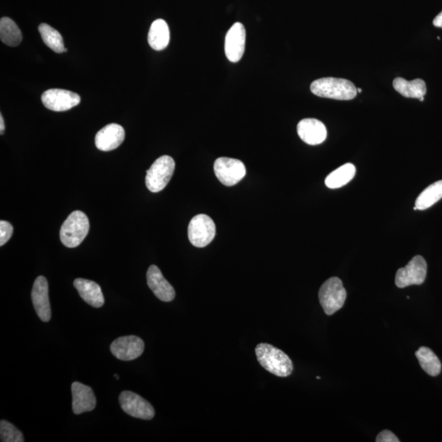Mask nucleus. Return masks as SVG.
Here are the masks:
<instances>
[{
    "mask_svg": "<svg viewBox=\"0 0 442 442\" xmlns=\"http://www.w3.org/2000/svg\"><path fill=\"white\" fill-rule=\"evenodd\" d=\"M257 361L265 371L275 376L285 378L293 371V364L287 354L268 343H260L256 347Z\"/></svg>",
    "mask_w": 442,
    "mask_h": 442,
    "instance_id": "obj_1",
    "label": "nucleus"
},
{
    "mask_svg": "<svg viewBox=\"0 0 442 442\" xmlns=\"http://www.w3.org/2000/svg\"><path fill=\"white\" fill-rule=\"evenodd\" d=\"M310 91L316 96L336 100H351L357 95L355 85L342 78H321L312 82Z\"/></svg>",
    "mask_w": 442,
    "mask_h": 442,
    "instance_id": "obj_2",
    "label": "nucleus"
},
{
    "mask_svg": "<svg viewBox=\"0 0 442 442\" xmlns=\"http://www.w3.org/2000/svg\"><path fill=\"white\" fill-rule=\"evenodd\" d=\"M90 231V221L84 212L75 211L62 223L60 230V239L64 246L76 248L84 241Z\"/></svg>",
    "mask_w": 442,
    "mask_h": 442,
    "instance_id": "obj_3",
    "label": "nucleus"
},
{
    "mask_svg": "<svg viewBox=\"0 0 442 442\" xmlns=\"http://www.w3.org/2000/svg\"><path fill=\"white\" fill-rule=\"evenodd\" d=\"M347 296V291L339 278L332 277L326 280L319 291L320 303L325 313L332 315L342 309Z\"/></svg>",
    "mask_w": 442,
    "mask_h": 442,
    "instance_id": "obj_4",
    "label": "nucleus"
},
{
    "mask_svg": "<svg viewBox=\"0 0 442 442\" xmlns=\"http://www.w3.org/2000/svg\"><path fill=\"white\" fill-rule=\"evenodd\" d=\"M175 163L170 156H162L155 161L153 164L147 170L146 183L147 188L153 192H158L163 190L174 174Z\"/></svg>",
    "mask_w": 442,
    "mask_h": 442,
    "instance_id": "obj_5",
    "label": "nucleus"
},
{
    "mask_svg": "<svg viewBox=\"0 0 442 442\" xmlns=\"http://www.w3.org/2000/svg\"><path fill=\"white\" fill-rule=\"evenodd\" d=\"M188 235L190 243L196 248H204L210 244L216 236V225L210 216L197 215L191 220Z\"/></svg>",
    "mask_w": 442,
    "mask_h": 442,
    "instance_id": "obj_6",
    "label": "nucleus"
},
{
    "mask_svg": "<svg viewBox=\"0 0 442 442\" xmlns=\"http://www.w3.org/2000/svg\"><path fill=\"white\" fill-rule=\"evenodd\" d=\"M427 269L428 265L425 259L421 256H415L407 265L397 270L395 283L400 289L422 284L427 277Z\"/></svg>",
    "mask_w": 442,
    "mask_h": 442,
    "instance_id": "obj_7",
    "label": "nucleus"
},
{
    "mask_svg": "<svg viewBox=\"0 0 442 442\" xmlns=\"http://www.w3.org/2000/svg\"><path fill=\"white\" fill-rule=\"evenodd\" d=\"M214 171L221 183L228 187L237 185L247 173L245 165L240 160L228 158L216 159Z\"/></svg>",
    "mask_w": 442,
    "mask_h": 442,
    "instance_id": "obj_8",
    "label": "nucleus"
},
{
    "mask_svg": "<svg viewBox=\"0 0 442 442\" xmlns=\"http://www.w3.org/2000/svg\"><path fill=\"white\" fill-rule=\"evenodd\" d=\"M120 405L124 413L144 420H151L154 418L155 409L147 400L140 397L139 395L124 391L120 395Z\"/></svg>",
    "mask_w": 442,
    "mask_h": 442,
    "instance_id": "obj_9",
    "label": "nucleus"
},
{
    "mask_svg": "<svg viewBox=\"0 0 442 442\" xmlns=\"http://www.w3.org/2000/svg\"><path fill=\"white\" fill-rule=\"evenodd\" d=\"M41 100L46 108L54 112L70 110L81 103V97L77 93L60 88H51L45 91Z\"/></svg>",
    "mask_w": 442,
    "mask_h": 442,
    "instance_id": "obj_10",
    "label": "nucleus"
},
{
    "mask_svg": "<svg viewBox=\"0 0 442 442\" xmlns=\"http://www.w3.org/2000/svg\"><path fill=\"white\" fill-rule=\"evenodd\" d=\"M110 350L118 360L131 361L142 355L144 342L137 336H124L112 342Z\"/></svg>",
    "mask_w": 442,
    "mask_h": 442,
    "instance_id": "obj_11",
    "label": "nucleus"
},
{
    "mask_svg": "<svg viewBox=\"0 0 442 442\" xmlns=\"http://www.w3.org/2000/svg\"><path fill=\"white\" fill-rule=\"evenodd\" d=\"M246 45V30L240 23L233 24L228 30L225 41V52L227 59L238 62L243 58Z\"/></svg>",
    "mask_w": 442,
    "mask_h": 442,
    "instance_id": "obj_12",
    "label": "nucleus"
},
{
    "mask_svg": "<svg viewBox=\"0 0 442 442\" xmlns=\"http://www.w3.org/2000/svg\"><path fill=\"white\" fill-rule=\"evenodd\" d=\"M31 299L36 314L44 322L51 320V308L49 298L48 281L44 277H39L35 280L33 291H31Z\"/></svg>",
    "mask_w": 442,
    "mask_h": 442,
    "instance_id": "obj_13",
    "label": "nucleus"
},
{
    "mask_svg": "<svg viewBox=\"0 0 442 442\" xmlns=\"http://www.w3.org/2000/svg\"><path fill=\"white\" fill-rule=\"evenodd\" d=\"M147 283L149 287L157 298L170 303L175 298V291L173 286L166 280L157 265L152 264L148 269Z\"/></svg>",
    "mask_w": 442,
    "mask_h": 442,
    "instance_id": "obj_14",
    "label": "nucleus"
},
{
    "mask_svg": "<svg viewBox=\"0 0 442 442\" xmlns=\"http://www.w3.org/2000/svg\"><path fill=\"white\" fill-rule=\"evenodd\" d=\"M126 136L124 129L118 124L112 123L104 127L95 136V145L98 149L108 152L117 149Z\"/></svg>",
    "mask_w": 442,
    "mask_h": 442,
    "instance_id": "obj_15",
    "label": "nucleus"
},
{
    "mask_svg": "<svg viewBox=\"0 0 442 442\" xmlns=\"http://www.w3.org/2000/svg\"><path fill=\"white\" fill-rule=\"evenodd\" d=\"M72 409L76 414L92 412L96 407V397L91 387L79 382L71 385Z\"/></svg>",
    "mask_w": 442,
    "mask_h": 442,
    "instance_id": "obj_16",
    "label": "nucleus"
},
{
    "mask_svg": "<svg viewBox=\"0 0 442 442\" xmlns=\"http://www.w3.org/2000/svg\"><path fill=\"white\" fill-rule=\"evenodd\" d=\"M299 137L306 144L318 145L327 138V129L323 122L314 118L301 120L298 124Z\"/></svg>",
    "mask_w": 442,
    "mask_h": 442,
    "instance_id": "obj_17",
    "label": "nucleus"
},
{
    "mask_svg": "<svg viewBox=\"0 0 442 442\" xmlns=\"http://www.w3.org/2000/svg\"><path fill=\"white\" fill-rule=\"evenodd\" d=\"M74 287L81 298L93 308H100L104 305V296L100 285L93 281L85 279H76Z\"/></svg>",
    "mask_w": 442,
    "mask_h": 442,
    "instance_id": "obj_18",
    "label": "nucleus"
},
{
    "mask_svg": "<svg viewBox=\"0 0 442 442\" xmlns=\"http://www.w3.org/2000/svg\"><path fill=\"white\" fill-rule=\"evenodd\" d=\"M149 44L154 50H163L170 42V30L168 23L158 19L151 25L148 35Z\"/></svg>",
    "mask_w": 442,
    "mask_h": 442,
    "instance_id": "obj_19",
    "label": "nucleus"
},
{
    "mask_svg": "<svg viewBox=\"0 0 442 442\" xmlns=\"http://www.w3.org/2000/svg\"><path fill=\"white\" fill-rule=\"evenodd\" d=\"M393 87L400 95L405 98H419L425 96L427 86L421 79L408 81L402 77H397L393 81Z\"/></svg>",
    "mask_w": 442,
    "mask_h": 442,
    "instance_id": "obj_20",
    "label": "nucleus"
},
{
    "mask_svg": "<svg viewBox=\"0 0 442 442\" xmlns=\"http://www.w3.org/2000/svg\"><path fill=\"white\" fill-rule=\"evenodd\" d=\"M356 166L347 163L332 171L325 179V185L330 189H339L345 186L355 177Z\"/></svg>",
    "mask_w": 442,
    "mask_h": 442,
    "instance_id": "obj_21",
    "label": "nucleus"
},
{
    "mask_svg": "<svg viewBox=\"0 0 442 442\" xmlns=\"http://www.w3.org/2000/svg\"><path fill=\"white\" fill-rule=\"evenodd\" d=\"M421 367L430 376H439L441 371V363L439 358L429 347H422L415 352Z\"/></svg>",
    "mask_w": 442,
    "mask_h": 442,
    "instance_id": "obj_22",
    "label": "nucleus"
},
{
    "mask_svg": "<svg viewBox=\"0 0 442 442\" xmlns=\"http://www.w3.org/2000/svg\"><path fill=\"white\" fill-rule=\"evenodd\" d=\"M0 39L4 44L11 47L18 46L22 42V33L12 19L2 18L0 20Z\"/></svg>",
    "mask_w": 442,
    "mask_h": 442,
    "instance_id": "obj_23",
    "label": "nucleus"
},
{
    "mask_svg": "<svg viewBox=\"0 0 442 442\" xmlns=\"http://www.w3.org/2000/svg\"><path fill=\"white\" fill-rule=\"evenodd\" d=\"M442 199V180L436 181L426 188L415 201L418 210L424 211L434 206Z\"/></svg>",
    "mask_w": 442,
    "mask_h": 442,
    "instance_id": "obj_24",
    "label": "nucleus"
},
{
    "mask_svg": "<svg viewBox=\"0 0 442 442\" xmlns=\"http://www.w3.org/2000/svg\"><path fill=\"white\" fill-rule=\"evenodd\" d=\"M39 31L45 44L55 53L62 54L67 52L64 47V39L58 30L48 24L41 23L39 25Z\"/></svg>",
    "mask_w": 442,
    "mask_h": 442,
    "instance_id": "obj_25",
    "label": "nucleus"
},
{
    "mask_svg": "<svg viewBox=\"0 0 442 442\" xmlns=\"http://www.w3.org/2000/svg\"><path fill=\"white\" fill-rule=\"evenodd\" d=\"M0 436L2 442H23L24 438L21 431L6 420L0 422Z\"/></svg>",
    "mask_w": 442,
    "mask_h": 442,
    "instance_id": "obj_26",
    "label": "nucleus"
},
{
    "mask_svg": "<svg viewBox=\"0 0 442 442\" xmlns=\"http://www.w3.org/2000/svg\"><path fill=\"white\" fill-rule=\"evenodd\" d=\"M13 233V227L8 221H0V246H4L10 238H11Z\"/></svg>",
    "mask_w": 442,
    "mask_h": 442,
    "instance_id": "obj_27",
    "label": "nucleus"
},
{
    "mask_svg": "<svg viewBox=\"0 0 442 442\" xmlns=\"http://www.w3.org/2000/svg\"><path fill=\"white\" fill-rule=\"evenodd\" d=\"M377 442H400L397 436L389 430H383L377 436Z\"/></svg>",
    "mask_w": 442,
    "mask_h": 442,
    "instance_id": "obj_28",
    "label": "nucleus"
},
{
    "mask_svg": "<svg viewBox=\"0 0 442 442\" xmlns=\"http://www.w3.org/2000/svg\"><path fill=\"white\" fill-rule=\"evenodd\" d=\"M434 25L436 28H442V11L434 18Z\"/></svg>",
    "mask_w": 442,
    "mask_h": 442,
    "instance_id": "obj_29",
    "label": "nucleus"
},
{
    "mask_svg": "<svg viewBox=\"0 0 442 442\" xmlns=\"http://www.w3.org/2000/svg\"><path fill=\"white\" fill-rule=\"evenodd\" d=\"M4 129H5V126H4V117H3L2 114H0V133H1V134H4Z\"/></svg>",
    "mask_w": 442,
    "mask_h": 442,
    "instance_id": "obj_30",
    "label": "nucleus"
},
{
    "mask_svg": "<svg viewBox=\"0 0 442 442\" xmlns=\"http://www.w3.org/2000/svg\"><path fill=\"white\" fill-rule=\"evenodd\" d=\"M362 90L361 88H357V93H361Z\"/></svg>",
    "mask_w": 442,
    "mask_h": 442,
    "instance_id": "obj_31",
    "label": "nucleus"
},
{
    "mask_svg": "<svg viewBox=\"0 0 442 442\" xmlns=\"http://www.w3.org/2000/svg\"><path fill=\"white\" fill-rule=\"evenodd\" d=\"M114 377H116L117 379L119 378L117 374H115V376H114Z\"/></svg>",
    "mask_w": 442,
    "mask_h": 442,
    "instance_id": "obj_32",
    "label": "nucleus"
}]
</instances>
